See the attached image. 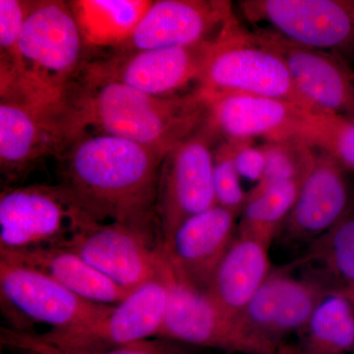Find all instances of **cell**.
<instances>
[{"mask_svg": "<svg viewBox=\"0 0 354 354\" xmlns=\"http://www.w3.org/2000/svg\"><path fill=\"white\" fill-rule=\"evenodd\" d=\"M83 46L68 1H35L15 62L0 66V87L16 88L48 101H66Z\"/></svg>", "mask_w": 354, "mask_h": 354, "instance_id": "3957f363", "label": "cell"}, {"mask_svg": "<svg viewBox=\"0 0 354 354\" xmlns=\"http://www.w3.org/2000/svg\"><path fill=\"white\" fill-rule=\"evenodd\" d=\"M342 293V295H346V297L353 302L354 305V291H348V292H339Z\"/></svg>", "mask_w": 354, "mask_h": 354, "instance_id": "1f68e13d", "label": "cell"}, {"mask_svg": "<svg viewBox=\"0 0 354 354\" xmlns=\"http://www.w3.org/2000/svg\"><path fill=\"white\" fill-rule=\"evenodd\" d=\"M260 146L266 157L265 171L259 183L247 192V199L279 184L304 181L313 165L315 149L300 142H264Z\"/></svg>", "mask_w": 354, "mask_h": 354, "instance_id": "484cf974", "label": "cell"}, {"mask_svg": "<svg viewBox=\"0 0 354 354\" xmlns=\"http://www.w3.org/2000/svg\"><path fill=\"white\" fill-rule=\"evenodd\" d=\"M152 2L72 0L68 3L85 46L115 50L132 36Z\"/></svg>", "mask_w": 354, "mask_h": 354, "instance_id": "cb8c5ba5", "label": "cell"}, {"mask_svg": "<svg viewBox=\"0 0 354 354\" xmlns=\"http://www.w3.org/2000/svg\"><path fill=\"white\" fill-rule=\"evenodd\" d=\"M237 140H221L214 152L213 184L216 205L241 216L247 192L235 165Z\"/></svg>", "mask_w": 354, "mask_h": 354, "instance_id": "4316f807", "label": "cell"}, {"mask_svg": "<svg viewBox=\"0 0 354 354\" xmlns=\"http://www.w3.org/2000/svg\"><path fill=\"white\" fill-rule=\"evenodd\" d=\"M202 94L208 106L207 122L221 140L260 138L265 142L295 141L310 146L318 113L260 95Z\"/></svg>", "mask_w": 354, "mask_h": 354, "instance_id": "8fae6325", "label": "cell"}, {"mask_svg": "<svg viewBox=\"0 0 354 354\" xmlns=\"http://www.w3.org/2000/svg\"><path fill=\"white\" fill-rule=\"evenodd\" d=\"M75 140L68 100L37 99L15 88L0 90V167L19 181L48 156H60Z\"/></svg>", "mask_w": 354, "mask_h": 354, "instance_id": "5b68a950", "label": "cell"}, {"mask_svg": "<svg viewBox=\"0 0 354 354\" xmlns=\"http://www.w3.org/2000/svg\"><path fill=\"white\" fill-rule=\"evenodd\" d=\"M171 270L132 291L100 320L70 330L32 334L37 341L64 353L95 354L158 337L169 301Z\"/></svg>", "mask_w": 354, "mask_h": 354, "instance_id": "52a82bcc", "label": "cell"}, {"mask_svg": "<svg viewBox=\"0 0 354 354\" xmlns=\"http://www.w3.org/2000/svg\"><path fill=\"white\" fill-rule=\"evenodd\" d=\"M291 272L290 265L272 270L236 319L251 337L279 353L288 337L301 332L329 292L314 279L302 274L297 278Z\"/></svg>", "mask_w": 354, "mask_h": 354, "instance_id": "5bb4252c", "label": "cell"}, {"mask_svg": "<svg viewBox=\"0 0 354 354\" xmlns=\"http://www.w3.org/2000/svg\"><path fill=\"white\" fill-rule=\"evenodd\" d=\"M328 291H354V204L334 227L312 242L290 264Z\"/></svg>", "mask_w": 354, "mask_h": 354, "instance_id": "7402d4cb", "label": "cell"}, {"mask_svg": "<svg viewBox=\"0 0 354 354\" xmlns=\"http://www.w3.org/2000/svg\"><path fill=\"white\" fill-rule=\"evenodd\" d=\"M157 337L234 354H279L225 315L206 291L179 281L172 271L169 301Z\"/></svg>", "mask_w": 354, "mask_h": 354, "instance_id": "4fadbf2b", "label": "cell"}, {"mask_svg": "<svg viewBox=\"0 0 354 354\" xmlns=\"http://www.w3.org/2000/svg\"><path fill=\"white\" fill-rule=\"evenodd\" d=\"M304 181L279 184L247 199L239 216L237 234L271 246L297 201Z\"/></svg>", "mask_w": 354, "mask_h": 354, "instance_id": "d4e9b609", "label": "cell"}, {"mask_svg": "<svg viewBox=\"0 0 354 354\" xmlns=\"http://www.w3.org/2000/svg\"><path fill=\"white\" fill-rule=\"evenodd\" d=\"M310 146L329 153L354 172V118L328 113L317 114Z\"/></svg>", "mask_w": 354, "mask_h": 354, "instance_id": "f1b7e54d", "label": "cell"}, {"mask_svg": "<svg viewBox=\"0 0 354 354\" xmlns=\"http://www.w3.org/2000/svg\"><path fill=\"white\" fill-rule=\"evenodd\" d=\"M64 248L118 283L134 291L167 270L157 225L97 223L82 216Z\"/></svg>", "mask_w": 354, "mask_h": 354, "instance_id": "8992f818", "label": "cell"}, {"mask_svg": "<svg viewBox=\"0 0 354 354\" xmlns=\"http://www.w3.org/2000/svg\"><path fill=\"white\" fill-rule=\"evenodd\" d=\"M60 157L58 185L85 218L158 225L156 204L165 153L111 135L83 133Z\"/></svg>", "mask_w": 354, "mask_h": 354, "instance_id": "6da1fadb", "label": "cell"}, {"mask_svg": "<svg viewBox=\"0 0 354 354\" xmlns=\"http://www.w3.org/2000/svg\"><path fill=\"white\" fill-rule=\"evenodd\" d=\"M212 43L115 53L86 64L83 80L120 83L160 97L174 95L188 84L197 83Z\"/></svg>", "mask_w": 354, "mask_h": 354, "instance_id": "9a60e30c", "label": "cell"}, {"mask_svg": "<svg viewBox=\"0 0 354 354\" xmlns=\"http://www.w3.org/2000/svg\"><path fill=\"white\" fill-rule=\"evenodd\" d=\"M0 342L6 348L19 351L25 354H74L64 353L37 341L30 333L21 332L8 328H1ZM95 354H187L174 342L167 339H145L104 353Z\"/></svg>", "mask_w": 354, "mask_h": 354, "instance_id": "83f0119b", "label": "cell"}, {"mask_svg": "<svg viewBox=\"0 0 354 354\" xmlns=\"http://www.w3.org/2000/svg\"><path fill=\"white\" fill-rule=\"evenodd\" d=\"M221 140L206 120L165 155L156 204L162 247L184 221L216 205L214 152Z\"/></svg>", "mask_w": 354, "mask_h": 354, "instance_id": "ba28073f", "label": "cell"}, {"mask_svg": "<svg viewBox=\"0 0 354 354\" xmlns=\"http://www.w3.org/2000/svg\"><path fill=\"white\" fill-rule=\"evenodd\" d=\"M269 248L264 242L236 234L206 290L225 315L236 320L271 274Z\"/></svg>", "mask_w": 354, "mask_h": 354, "instance_id": "ffe728a7", "label": "cell"}, {"mask_svg": "<svg viewBox=\"0 0 354 354\" xmlns=\"http://www.w3.org/2000/svg\"><path fill=\"white\" fill-rule=\"evenodd\" d=\"M82 216L60 185L8 188L0 196V252L62 246Z\"/></svg>", "mask_w": 354, "mask_h": 354, "instance_id": "30bf717a", "label": "cell"}, {"mask_svg": "<svg viewBox=\"0 0 354 354\" xmlns=\"http://www.w3.org/2000/svg\"><path fill=\"white\" fill-rule=\"evenodd\" d=\"M254 30L283 57L297 88L317 108L354 118V70L348 59L291 43L264 30Z\"/></svg>", "mask_w": 354, "mask_h": 354, "instance_id": "d6986e66", "label": "cell"}, {"mask_svg": "<svg viewBox=\"0 0 354 354\" xmlns=\"http://www.w3.org/2000/svg\"><path fill=\"white\" fill-rule=\"evenodd\" d=\"M227 0L153 1L132 36L115 53L212 43L235 19Z\"/></svg>", "mask_w": 354, "mask_h": 354, "instance_id": "2e32d148", "label": "cell"}, {"mask_svg": "<svg viewBox=\"0 0 354 354\" xmlns=\"http://www.w3.org/2000/svg\"><path fill=\"white\" fill-rule=\"evenodd\" d=\"M239 7L255 29L354 57V0H243Z\"/></svg>", "mask_w": 354, "mask_h": 354, "instance_id": "9c48e42d", "label": "cell"}, {"mask_svg": "<svg viewBox=\"0 0 354 354\" xmlns=\"http://www.w3.org/2000/svg\"><path fill=\"white\" fill-rule=\"evenodd\" d=\"M293 344L279 354H354V305L330 291L322 298Z\"/></svg>", "mask_w": 354, "mask_h": 354, "instance_id": "603a6c76", "label": "cell"}, {"mask_svg": "<svg viewBox=\"0 0 354 354\" xmlns=\"http://www.w3.org/2000/svg\"><path fill=\"white\" fill-rule=\"evenodd\" d=\"M197 88L207 95L248 94L291 102L322 113L297 88L283 57L256 30L237 18L212 43Z\"/></svg>", "mask_w": 354, "mask_h": 354, "instance_id": "277c9868", "label": "cell"}, {"mask_svg": "<svg viewBox=\"0 0 354 354\" xmlns=\"http://www.w3.org/2000/svg\"><path fill=\"white\" fill-rule=\"evenodd\" d=\"M82 83L76 93H68L75 139L93 127L167 155L207 120L206 97L197 88L189 94L160 97L120 83Z\"/></svg>", "mask_w": 354, "mask_h": 354, "instance_id": "7a4b0ae2", "label": "cell"}, {"mask_svg": "<svg viewBox=\"0 0 354 354\" xmlns=\"http://www.w3.org/2000/svg\"><path fill=\"white\" fill-rule=\"evenodd\" d=\"M315 149L313 165L277 239L307 247L335 227L354 204L349 171L332 155Z\"/></svg>", "mask_w": 354, "mask_h": 354, "instance_id": "e0dca14e", "label": "cell"}, {"mask_svg": "<svg viewBox=\"0 0 354 354\" xmlns=\"http://www.w3.org/2000/svg\"><path fill=\"white\" fill-rule=\"evenodd\" d=\"M239 216L215 205L183 221L162 247L174 277L206 291L237 234Z\"/></svg>", "mask_w": 354, "mask_h": 354, "instance_id": "ac0fdd59", "label": "cell"}, {"mask_svg": "<svg viewBox=\"0 0 354 354\" xmlns=\"http://www.w3.org/2000/svg\"><path fill=\"white\" fill-rule=\"evenodd\" d=\"M0 259L43 272L79 297L97 304L116 305L132 292L113 283L80 256L64 247L0 252Z\"/></svg>", "mask_w": 354, "mask_h": 354, "instance_id": "44dd1931", "label": "cell"}, {"mask_svg": "<svg viewBox=\"0 0 354 354\" xmlns=\"http://www.w3.org/2000/svg\"><path fill=\"white\" fill-rule=\"evenodd\" d=\"M35 1L0 0V66L15 62L18 44Z\"/></svg>", "mask_w": 354, "mask_h": 354, "instance_id": "f546056e", "label": "cell"}, {"mask_svg": "<svg viewBox=\"0 0 354 354\" xmlns=\"http://www.w3.org/2000/svg\"><path fill=\"white\" fill-rule=\"evenodd\" d=\"M235 165L241 177L259 183L266 165L265 153L261 146H254L253 141H239Z\"/></svg>", "mask_w": 354, "mask_h": 354, "instance_id": "4dcf8cb0", "label": "cell"}, {"mask_svg": "<svg viewBox=\"0 0 354 354\" xmlns=\"http://www.w3.org/2000/svg\"><path fill=\"white\" fill-rule=\"evenodd\" d=\"M0 298L3 308L24 323L50 330L84 327L108 315L114 305L97 304L72 292L32 268L0 259Z\"/></svg>", "mask_w": 354, "mask_h": 354, "instance_id": "7c38bea8", "label": "cell"}]
</instances>
